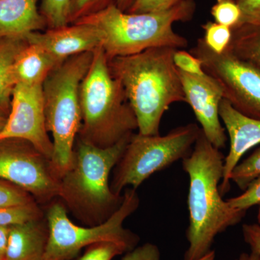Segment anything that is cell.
Listing matches in <instances>:
<instances>
[{
	"label": "cell",
	"mask_w": 260,
	"mask_h": 260,
	"mask_svg": "<svg viewBox=\"0 0 260 260\" xmlns=\"http://www.w3.org/2000/svg\"><path fill=\"white\" fill-rule=\"evenodd\" d=\"M257 220H258V224H259V225H260V204H259V211H258Z\"/></svg>",
	"instance_id": "obj_38"
},
{
	"label": "cell",
	"mask_w": 260,
	"mask_h": 260,
	"mask_svg": "<svg viewBox=\"0 0 260 260\" xmlns=\"http://www.w3.org/2000/svg\"><path fill=\"white\" fill-rule=\"evenodd\" d=\"M196 8L194 0H181L162 11L129 13L112 5L75 23L88 24L96 28L102 37V49L111 59L152 48L185 49L187 39L174 31V24L190 21Z\"/></svg>",
	"instance_id": "obj_3"
},
{
	"label": "cell",
	"mask_w": 260,
	"mask_h": 260,
	"mask_svg": "<svg viewBox=\"0 0 260 260\" xmlns=\"http://www.w3.org/2000/svg\"><path fill=\"white\" fill-rule=\"evenodd\" d=\"M210 13L215 22L232 29L237 28L242 17L240 8L236 0H216Z\"/></svg>",
	"instance_id": "obj_24"
},
{
	"label": "cell",
	"mask_w": 260,
	"mask_h": 260,
	"mask_svg": "<svg viewBox=\"0 0 260 260\" xmlns=\"http://www.w3.org/2000/svg\"><path fill=\"white\" fill-rule=\"evenodd\" d=\"M186 103L191 108L205 138L215 148H225L226 132L221 124L219 107L223 99L218 83L208 74L194 76L179 70Z\"/></svg>",
	"instance_id": "obj_12"
},
{
	"label": "cell",
	"mask_w": 260,
	"mask_h": 260,
	"mask_svg": "<svg viewBox=\"0 0 260 260\" xmlns=\"http://www.w3.org/2000/svg\"><path fill=\"white\" fill-rule=\"evenodd\" d=\"M35 203L28 191L0 179V208L23 206Z\"/></svg>",
	"instance_id": "obj_27"
},
{
	"label": "cell",
	"mask_w": 260,
	"mask_h": 260,
	"mask_svg": "<svg viewBox=\"0 0 260 260\" xmlns=\"http://www.w3.org/2000/svg\"><path fill=\"white\" fill-rule=\"evenodd\" d=\"M7 112L8 111L0 109V132L3 129L7 122L8 116V114H7Z\"/></svg>",
	"instance_id": "obj_37"
},
{
	"label": "cell",
	"mask_w": 260,
	"mask_h": 260,
	"mask_svg": "<svg viewBox=\"0 0 260 260\" xmlns=\"http://www.w3.org/2000/svg\"><path fill=\"white\" fill-rule=\"evenodd\" d=\"M132 135L104 148L77 138L74 161L59 180V194L74 211L106 220L120 207L123 195L113 192L109 176L124 154Z\"/></svg>",
	"instance_id": "obj_6"
},
{
	"label": "cell",
	"mask_w": 260,
	"mask_h": 260,
	"mask_svg": "<svg viewBox=\"0 0 260 260\" xmlns=\"http://www.w3.org/2000/svg\"><path fill=\"white\" fill-rule=\"evenodd\" d=\"M42 213L35 203L23 206L0 208V226H11L42 218Z\"/></svg>",
	"instance_id": "obj_23"
},
{
	"label": "cell",
	"mask_w": 260,
	"mask_h": 260,
	"mask_svg": "<svg viewBox=\"0 0 260 260\" xmlns=\"http://www.w3.org/2000/svg\"><path fill=\"white\" fill-rule=\"evenodd\" d=\"M135 0H117L116 6L121 11L127 12Z\"/></svg>",
	"instance_id": "obj_35"
},
{
	"label": "cell",
	"mask_w": 260,
	"mask_h": 260,
	"mask_svg": "<svg viewBox=\"0 0 260 260\" xmlns=\"http://www.w3.org/2000/svg\"><path fill=\"white\" fill-rule=\"evenodd\" d=\"M117 0H71L70 23H76L80 19L95 14L108 7L116 5Z\"/></svg>",
	"instance_id": "obj_26"
},
{
	"label": "cell",
	"mask_w": 260,
	"mask_h": 260,
	"mask_svg": "<svg viewBox=\"0 0 260 260\" xmlns=\"http://www.w3.org/2000/svg\"><path fill=\"white\" fill-rule=\"evenodd\" d=\"M71 0H42L40 13L48 28H57L70 25Z\"/></svg>",
	"instance_id": "obj_22"
},
{
	"label": "cell",
	"mask_w": 260,
	"mask_h": 260,
	"mask_svg": "<svg viewBox=\"0 0 260 260\" xmlns=\"http://www.w3.org/2000/svg\"><path fill=\"white\" fill-rule=\"evenodd\" d=\"M215 251L211 250L206 255L198 260H215ZM121 260H160V253L158 246L151 243L135 247L125 253Z\"/></svg>",
	"instance_id": "obj_30"
},
{
	"label": "cell",
	"mask_w": 260,
	"mask_h": 260,
	"mask_svg": "<svg viewBox=\"0 0 260 260\" xmlns=\"http://www.w3.org/2000/svg\"><path fill=\"white\" fill-rule=\"evenodd\" d=\"M190 53L199 58L206 74L218 83L223 99L236 110L260 120V68L236 56L228 48L218 54L197 41Z\"/></svg>",
	"instance_id": "obj_9"
},
{
	"label": "cell",
	"mask_w": 260,
	"mask_h": 260,
	"mask_svg": "<svg viewBox=\"0 0 260 260\" xmlns=\"http://www.w3.org/2000/svg\"><path fill=\"white\" fill-rule=\"evenodd\" d=\"M170 47L147 49L139 54L109 59L138 121V133L158 135L164 114L173 104L185 102L179 70Z\"/></svg>",
	"instance_id": "obj_2"
},
{
	"label": "cell",
	"mask_w": 260,
	"mask_h": 260,
	"mask_svg": "<svg viewBox=\"0 0 260 260\" xmlns=\"http://www.w3.org/2000/svg\"><path fill=\"white\" fill-rule=\"evenodd\" d=\"M223 154L200 133L192 151L182 160L189 176L187 205L189 246L184 260H198L212 250L218 234L242 221L246 210L234 209L223 200L220 184L223 177Z\"/></svg>",
	"instance_id": "obj_1"
},
{
	"label": "cell",
	"mask_w": 260,
	"mask_h": 260,
	"mask_svg": "<svg viewBox=\"0 0 260 260\" xmlns=\"http://www.w3.org/2000/svg\"><path fill=\"white\" fill-rule=\"evenodd\" d=\"M229 48L238 57L260 68V24H244L232 29Z\"/></svg>",
	"instance_id": "obj_19"
},
{
	"label": "cell",
	"mask_w": 260,
	"mask_h": 260,
	"mask_svg": "<svg viewBox=\"0 0 260 260\" xmlns=\"http://www.w3.org/2000/svg\"><path fill=\"white\" fill-rule=\"evenodd\" d=\"M48 237L42 218L11 225L4 260H43Z\"/></svg>",
	"instance_id": "obj_16"
},
{
	"label": "cell",
	"mask_w": 260,
	"mask_h": 260,
	"mask_svg": "<svg viewBox=\"0 0 260 260\" xmlns=\"http://www.w3.org/2000/svg\"><path fill=\"white\" fill-rule=\"evenodd\" d=\"M243 237L251 251L260 255V225L259 224H244L242 226Z\"/></svg>",
	"instance_id": "obj_33"
},
{
	"label": "cell",
	"mask_w": 260,
	"mask_h": 260,
	"mask_svg": "<svg viewBox=\"0 0 260 260\" xmlns=\"http://www.w3.org/2000/svg\"><path fill=\"white\" fill-rule=\"evenodd\" d=\"M220 120L225 126L230 148L224 159L223 177L220 184L222 196L230 189V176L241 158L253 147L260 144V120L244 115L222 99L219 107Z\"/></svg>",
	"instance_id": "obj_14"
},
{
	"label": "cell",
	"mask_w": 260,
	"mask_h": 260,
	"mask_svg": "<svg viewBox=\"0 0 260 260\" xmlns=\"http://www.w3.org/2000/svg\"><path fill=\"white\" fill-rule=\"evenodd\" d=\"M38 0H0V39H25L47 28Z\"/></svg>",
	"instance_id": "obj_15"
},
{
	"label": "cell",
	"mask_w": 260,
	"mask_h": 260,
	"mask_svg": "<svg viewBox=\"0 0 260 260\" xmlns=\"http://www.w3.org/2000/svg\"><path fill=\"white\" fill-rule=\"evenodd\" d=\"M235 260H260V255L257 253L251 251L250 253H242Z\"/></svg>",
	"instance_id": "obj_36"
},
{
	"label": "cell",
	"mask_w": 260,
	"mask_h": 260,
	"mask_svg": "<svg viewBox=\"0 0 260 260\" xmlns=\"http://www.w3.org/2000/svg\"><path fill=\"white\" fill-rule=\"evenodd\" d=\"M234 209L247 210L255 205L260 204V176L248 186L244 193L226 200Z\"/></svg>",
	"instance_id": "obj_28"
},
{
	"label": "cell",
	"mask_w": 260,
	"mask_h": 260,
	"mask_svg": "<svg viewBox=\"0 0 260 260\" xmlns=\"http://www.w3.org/2000/svg\"><path fill=\"white\" fill-rule=\"evenodd\" d=\"M93 53H83L63 61L43 84L46 124L53 138L49 164L59 180L74 161L75 145L82 125L80 86L91 64Z\"/></svg>",
	"instance_id": "obj_5"
},
{
	"label": "cell",
	"mask_w": 260,
	"mask_h": 260,
	"mask_svg": "<svg viewBox=\"0 0 260 260\" xmlns=\"http://www.w3.org/2000/svg\"><path fill=\"white\" fill-rule=\"evenodd\" d=\"M25 40L42 48L59 64L72 56L93 52L102 47L100 32L92 25L84 23L32 32Z\"/></svg>",
	"instance_id": "obj_13"
},
{
	"label": "cell",
	"mask_w": 260,
	"mask_h": 260,
	"mask_svg": "<svg viewBox=\"0 0 260 260\" xmlns=\"http://www.w3.org/2000/svg\"><path fill=\"white\" fill-rule=\"evenodd\" d=\"M200 133L201 128L190 123L174 128L164 136L133 133L114 168L111 189L121 195L126 186L138 189L153 174L187 157Z\"/></svg>",
	"instance_id": "obj_7"
},
{
	"label": "cell",
	"mask_w": 260,
	"mask_h": 260,
	"mask_svg": "<svg viewBox=\"0 0 260 260\" xmlns=\"http://www.w3.org/2000/svg\"><path fill=\"white\" fill-rule=\"evenodd\" d=\"M174 62L178 70L187 74L200 77L207 75L199 58L183 49L174 51Z\"/></svg>",
	"instance_id": "obj_29"
},
{
	"label": "cell",
	"mask_w": 260,
	"mask_h": 260,
	"mask_svg": "<svg viewBox=\"0 0 260 260\" xmlns=\"http://www.w3.org/2000/svg\"><path fill=\"white\" fill-rule=\"evenodd\" d=\"M181 0H135L126 13H146L162 11L172 8Z\"/></svg>",
	"instance_id": "obj_31"
},
{
	"label": "cell",
	"mask_w": 260,
	"mask_h": 260,
	"mask_svg": "<svg viewBox=\"0 0 260 260\" xmlns=\"http://www.w3.org/2000/svg\"><path fill=\"white\" fill-rule=\"evenodd\" d=\"M242 13L240 23L237 27L244 24H260V0H236Z\"/></svg>",
	"instance_id": "obj_32"
},
{
	"label": "cell",
	"mask_w": 260,
	"mask_h": 260,
	"mask_svg": "<svg viewBox=\"0 0 260 260\" xmlns=\"http://www.w3.org/2000/svg\"><path fill=\"white\" fill-rule=\"evenodd\" d=\"M260 176V147L232 171L230 181L244 191L254 179Z\"/></svg>",
	"instance_id": "obj_20"
},
{
	"label": "cell",
	"mask_w": 260,
	"mask_h": 260,
	"mask_svg": "<svg viewBox=\"0 0 260 260\" xmlns=\"http://www.w3.org/2000/svg\"><path fill=\"white\" fill-rule=\"evenodd\" d=\"M9 232L10 226H0V260H4Z\"/></svg>",
	"instance_id": "obj_34"
},
{
	"label": "cell",
	"mask_w": 260,
	"mask_h": 260,
	"mask_svg": "<svg viewBox=\"0 0 260 260\" xmlns=\"http://www.w3.org/2000/svg\"><path fill=\"white\" fill-rule=\"evenodd\" d=\"M27 45L25 39H0V108L10 109L15 86L13 66L17 56Z\"/></svg>",
	"instance_id": "obj_18"
},
{
	"label": "cell",
	"mask_w": 260,
	"mask_h": 260,
	"mask_svg": "<svg viewBox=\"0 0 260 260\" xmlns=\"http://www.w3.org/2000/svg\"><path fill=\"white\" fill-rule=\"evenodd\" d=\"M131 250L125 244L115 242H101L88 246L83 255L78 260H112Z\"/></svg>",
	"instance_id": "obj_25"
},
{
	"label": "cell",
	"mask_w": 260,
	"mask_h": 260,
	"mask_svg": "<svg viewBox=\"0 0 260 260\" xmlns=\"http://www.w3.org/2000/svg\"><path fill=\"white\" fill-rule=\"evenodd\" d=\"M0 179L28 191L42 201L59 197V180L48 160L28 142H0Z\"/></svg>",
	"instance_id": "obj_10"
},
{
	"label": "cell",
	"mask_w": 260,
	"mask_h": 260,
	"mask_svg": "<svg viewBox=\"0 0 260 260\" xmlns=\"http://www.w3.org/2000/svg\"><path fill=\"white\" fill-rule=\"evenodd\" d=\"M139 205L136 189L128 188L123 194L120 207L109 218L88 228L73 223L62 205L53 204L47 212L49 237L43 260H71L83 248L107 241L125 244L132 250L139 238L124 229V223Z\"/></svg>",
	"instance_id": "obj_8"
},
{
	"label": "cell",
	"mask_w": 260,
	"mask_h": 260,
	"mask_svg": "<svg viewBox=\"0 0 260 260\" xmlns=\"http://www.w3.org/2000/svg\"><path fill=\"white\" fill-rule=\"evenodd\" d=\"M79 99L82 125L78 138L104 148L138 129L134 112L102 47L93 51L91 64L80 84Z\"/></svg>",
	"instance_id": "obj_4"
},
{
	"label": "cell",
	"mask_w": 260,
	"mask_h": 260,
	"mask_svg": "<svg viewBox=\"0 0 260 260\" xmlns=\"http://www.w3.org/2000/svg\"><path fill=\"white\" fill-rule=\"evenodd\" d=\"M205 45L215 54H220L226 50L232 39V29L216 22L208 21L202 25Z\"/></svg>",
	"instance_id": "obj_21"
},
{
	"label": "cell",
	"mask_w": 260,
	"mask_h": 260,
	"mask_svg": "<svg viewBox=\"0 0 260 260\" xmlns=\"http://www.w3.org/2000/svg\"><path fill=\"white\" fill-rule=\"evenodd\" d=\"M0 109H2V108H0ZM4 110H5V109H4ZM5 111H6V110H5Z\"/></svg>",
	"instance_id": "obj_39"
},
{
	"label": "cell",
	"mask_w": 260,
	"mask_h": 260,
	"mask_svg": "<svg viewBox=\"0 0 260 260\" xmlns=\"http://www.w3.org/2000/svg\"><path fill=\"white\" fill-rule=\"evenodd\" d=\"M44 114L43 85H15L6 124L0 132V142H28L50 161L53 143L48 135Z\"/></svg>",
	"instance_id": "obj_11"
},
{
	"label": "cell",
	"mask_w": 260,
	"mask_h": 260,
	"mask_svg": "<svg viewBox=\"0 0 260 260\" xmlns=\"http://www.w3.org/2000/svg\"><path fill=\"white\" fill-rule=\"evenodd\" d=\"M59 64L42 48L27 42L13 66L15 85H43L49 73Z\"/></svg>",
	"instance_id": "obj_17"
}]
</instances>
